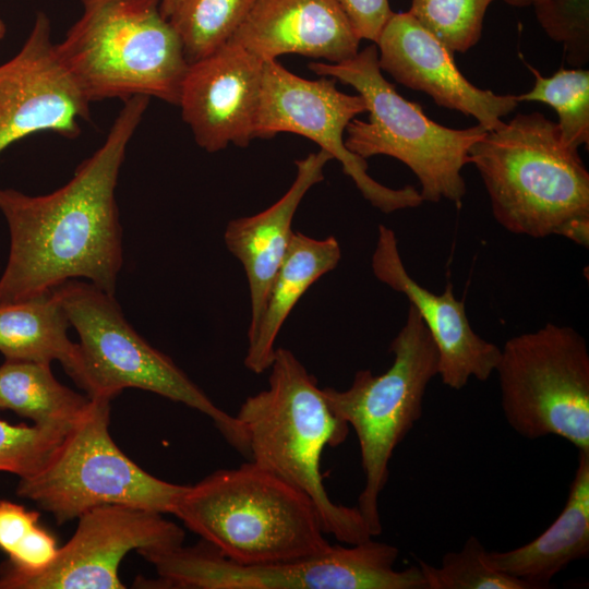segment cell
<instances>
[{
	"instance_id": "obj_1",
	"label": "cell",
	"mask_w": 589,
	"mask_h": 589,
	"mask_svg": "<svg viewBox=\"0 0 589 589\" xmlns=\"http://www.w3.org/2000/svg\"><path fill=\"white\" fill-rule=\"evenodd\" d=\"M149 99H125L103 145L58 190L27 195L0 189V211L10 230L0 305L45 296L79 278L115 296L123 263L115 191L128 144Z\"/></svg>"
},
{
	"instance_id": "obj_2",
	"label": "cell",
	"mask_w": 589,
	"mask_h": 589,
	"mask_svg": "<svg viewBox=\"0 0 589 589\" xmlns=\"http://www.w3.org/2000/svg\"><path fill=\"white\" fill-rule=\"evenodd\" d=\"M495 220L532 238L589 245V172L578 149L540 112L519 113L469 148Z\"/></svg>"
},
{
	"instance_id": "obj_3",
	"label": "cell",
	"mask_w": 589,
	"mask_h": 589,
	"mask_svg": "<svg viewBox=\"0 0 589 589\" xmlns=\"http://www.w3.org/2000/svg\"><path fill=\"white\" fill-rule=\"evenodd\" d=\"M269 370L268 387L249 396L236 416L248 459L305 493L326 534L348 545L373 538L357 506L330 500L321 473L324 448L342 444L349 425L333 412L316 378L289 349L276 348Z\"/></svg>"
},
{
	"instance_id": "obj_4",
	"label": "cell",
	"mask_w": 589,
	"mask_h": 589,
	"mask_svg": "<svg viewBox=\"0 0 589 589\" xmlns=\"http://www.w3.org/2000/svg\"><path fill=\"white\" fill-rule=\"evenodd\" d=\"M172 515L244 565L314 556L332 546L313 501L250 460L187 486Z\"/></svg>"
},
{
	"instance_id": "obj_5",
	"label": "cell",
	"mask_w": 589,
	"mask_h": 589,
	"mask_svg": "<svg viewBox=\"0 0 589 589\" xmlns=\"http://www.w3.org/2000/svg\"><path fill=\"white\" fill-rule=\"evenodd\" d=\"M80 1L55 49L88 101L145 95L178 105L189 63L160 0Z\"/></svg>"
},
{
	"instance_id": "obj_6",
	"label": "cell",
	"mask_w": 589,
	"mask_h": 589,
	"mask_svg": "<svg viewBox=\"0 0 589 589\" xmlns=\"http://www.w3.org/2000/svg\"><path fill=\"white\" fill-rule=\"evenodd\" d=\"M51 293L80 337L72 380L89 398L112 400L125 388L155 393L207 416L245 458L248 445L237 419L213 400L172 361L149 345L125 320L115 299L92 283L69 279Z\"/></svg>"
},
{
	"instance_id": "obj_7",
	"label": "cell",
	"mask_w": 589,
	"mask_h": 589,
	"mask_svg": "<svg viewBox=\"0 0 589 589\" xmlns=\"http://www.w3.org/2000/svg\"><path fill=\"white\" fill-rule=\"evenodd\" d=\"M309 69L351 85L365 100L369 120L354 118L346 128L348 151L364 159L394 157L418 178L423 202L460 206L466 194L461 170L470 164L469 148L485 134L483 127L450 129L432 121L383 76L375 45L339 63L311 62Z\"/></svg>"
},
{
	"instance_id": "obj_8",
	"label": "cell",
	"mask_w": 589,
	"mask_h": 589,
	"mask_svg": "<svg viewBox=\"0 0 589 589\" xmlns=\"http://www.w3.org/2000/svg\"><path fill=\"white\" fill-rule=\"evenodd\" d=\"M389 351L394 359L384 373L360 370L347 389L323 388L333 412L353 429L359 442L364 485L357 507L372 537L382 532L378 497L393 453L420 420L426 388L438 373L436 347L411 304Z\"/></svg>"
},
{
	"instance_id": "obj_9",
	"label": "cell",
	"mask_w": 589,
	"mask_h": 589,
	"mask_svg": "<svg viewBox=\"0 0 589 589\" xmlns=\"http://www.w3.org/2000/svg\"><path fill=\"white\" fill-rule=\"evenodd\" d=\"M110 401L89 398L45 466L19 480L16 494L58 525L104 505L172 514L187 490L148 473L118 447L109 431Z\"/></svg>"
},
{
	"instance_id": "obj_10",
	"label": "cell",
	"mask_w": 589,
	"mask_h": 589,
	"mask_svg": "<svg viewBox=\"0 0 589 589\" xmlns=\"http://www.w3.org/2000/svg\"><path fill=\"white\" fill-rule=\"evenodd\" d=\"M161 588L177 589H426L419 566L395 569L399 550L373 538L332 545L323 554L269 564L230 561L207 542L139 553Z\"/></svg>"
},
{
	"instance_id": "obj_11",
	"label": "cell",
	"mask_w": 589,
	"mask_h": 589,
	"mask_svg": "<svg viewBox=\"0 0 589 589\" xmlns=\"http://www.w3.org/2000/svg\"><path fill=\"white\" fill-rule=\"evenodd\" d=\"M495 372L505 420L520 436H560L589 453V351L569 326L546 323L501 348Z\"/></svg>"
},
{
	"instance_id": "obj_12",
	"label": "cell",
	"mask_w": 589,
	"mask_h": 589,
	"mask_svg": "<svg viewBox=\"0 0 589 589\" xmlns=\"http://www.w3.org/2000/svg\"><path fill=\"white\" fill-rule=\"evenodd\" d=\"M336 80L302 79L277 60L263 62L254 137L268 139L280 132L305 136L341 163L344 172L363 197L383 213L414 208L423 201L412 185L392 189L368 173L366 160L345 145L344 132L356 116L366 111L361 95H348L336 88Z\"/></svg>"
},
{
	"instance_id": "obj_13",
	"label": "cell",
	"mask_w": 589,
	"mask_h": 589,
	"mask_svg": "<svg viewBox=\"0 0 589 589\" xmlns=\"http://www.w3.org/2000/svg\"><path fill=\"white\" fill-rule=\"evenodd\" d=\"M72 538L53 561L28 575H0V589H124L119 567L135 550L168 551L182 545L184 531L163 514L104 505L79 518Z\"/></svg>"
},
{
	"instance_id": "obj_14",
	"label": "cell",
	"mask_w": 589,
	"mask_h": 589,
	"mask_svg": "<svg viewBox=\"0 0 589 589\" xmlns=\"http://www.w3.org/2000/svg\"><path fill=\"white\" fill-rule=\"evenodd\" d=\"M89 104L57 56L48 15L37 12L19 52L0 64V154L41 131L77 137Z\"/></svg>"
},
{
	"instance_id": "obj_15",
	"label": "cell",
	"mask_w": 589,
	"mask_h": 589,
	"mask_svg": "<svg viewBox=\"0 0 589 589\" xmlns=\"http://www.w3.org/2000/svg\"><path fill=\"white\" fill-rule=\"evenodd\" d=\"M262 74L263 61L230 41L189 64L178 106L200 147L216 153L229 144L249 145Z\"/></svg>"
},
{
	"instance_id": "obj_16",
	"label": "cell",
	"mask_w": 589,
	"mask_h": 589,
	"mask_svg": "<svg viewBox=\"0 0 589 589\" xmlns=\"http://www.w3.org/2000/svg\"><path fill=\"white\" fill-rule=\"evenodd\" d=\"M376 45L380 69L396 82L428 94L442 107L472 116L486 131L501 128V118L519 103L515 95H497L470 83L458 70L454 52L409 12L394 13Z\"/></svg>"
},
{
	"instance_id": "obj_17",
	"label": "cell",
	"mask_w": 589,
	"mask_h": 589,
	"mask_svg": "<svg viewBox=\"0 0 589 589\" xmlns=\"http://www.w3.org/2000/svg\"><path fill=\"white\" fill-rule=\"evenodd\" d=\"M371 266L376 279L402 293L419 313L436 347L437 375L444 385L459 390L471 377L483 382L495 372L501 348L472 329L465 302L455 298L450 283L437 294L410 276L395 232L384 225L377 229Z\"/></svg>"
},
{
	"instance_id": "obj_18",
	"label": "cell",
	"mask_w": 589,
	"mask_h": 589,
	"mask_svg": "<svg viewBox=\"0 0 589 589\" xmlns=\"http://www.w3.org/2000/svg\"><path fill=\"white\" fill-rule=\"evenodd\" d=\"M360 40L335 0H255L229 41L263 62L298 53L339 63Z\"/></svg>"
},
{
	"instance_id": "obj_19",
	"label": "cell",
	"mask_w": 589,
	"mask_h": 589,
	"mask_svg": "<svg viewBox=\"0 0 589 589\" xmlns=\"http://www.w3.org/2000/svg\"><path fill=\"white\" fill-rule=\"evenodd\" d=\"M333 157L326 151L296 161V178L273 205L252 216L230 220L224 232L228 251L244 268L250 294V340L263 315L276 274L288 252L292 220L306 192L324 179V167Z\"/></svg>"
},
{
	"instance_id": "obj_20",
	"label": "cell",
	"mask_w": 589,
	"mask_h": 589,
	"mask_svg": "<svg viewBox=\"0 0 589 589\" xmlns=\"http://www.w3.org/2000/svg\"><path fill=\"white\" fill-rule=\"evenodd\" d=\"M588 555L589 453L579 452L565 506L551 526L530 542L508 551L489 552L488 557L497 570L530 589H544L557 573Z\"/></svg>"
},
{
	"instance_id": "obj_21",
	"label": "cell",
	"mask_w": 589,
	"mask_h": 589,
	"mask_svg": "<svg viewBox=\"0 0 589 589\" xmlns=\"http://www.w3.org/2000/svg\"><path fill=\"white\" fill-rule=\"evenodd\" d=\"M341 259L335 237L315 239L293 232L288 252L273 281L263 315L253 337L248 340L244 365L255 374L269 369L279 332L306 290L333 271Z\"/></svg>"
},
{
	"instance_id": "obj_22",
	"label": "cell",
	"mask_w": 589,
	"mask_h": 589,
	"mask_svg": "<svg viewBox=\"0 0 589 589\" xmlns=\"http://www.w3.org/2000/svg\"><path fill=\"white\" fill-rule=\"evenodd\" d=\"M70 322L50 292L0 305V352L7 360L59 361L72 378L79 366V344L68 336Z\"/></svg>"
},
{
	"instance_id": "obj_23",
	"label": "cell",
	"mask_w": 589,
	"mask_h": 589,
	"mask_svg": "<svg viewBox=\"0 0 589 589\" xmlns=\"http://www.w3.org/2000/svg\"><path fill=\"white\" fill-rule=\"evenodd\" d=\"M89 397L61 384L50 363L4 360L0 365V409L15 412L33 424L69 430Z\"/></svg>"
},
{
	"instance_id": "obj_24",
	"label": "cell",
	"mask_w": 589,
	"mask_h": 589,
	"mask_svg": "<svg viewBox=\"0 0 589 589\" xmlns=\"http://www.w3.org/2000/svg\"><path fill=\"white\" fill-rule=\"evenodd\" d=\"M255 0H182L169 21L176 29L188 63L226 45Z\"/></svg>"
},
{
	"instance_id": "obj_25",
	"label": "cell",
	"mask_w": 589,
	"mask_h": 589,
	"mask_svg": "<svg viewBox=\"0 0 589 589\" xmlns=\"http://www.w3.org/2000/svg\"><path fill=\"white\" fill-rule=\"evenodd\" d=\"M534 74L533 87L519 96L518 101H540L551 106L558 116L557 128L562 142L573 148L589 143V72L584 69H561L550 77Z\"/></svg>"
},
{
	"instance_id": "obj_26",
	"label": "cell",
	"mask_w": 589,
	"mask_h": 589,
	"mask_svg": "<svg viewBox=\"0 0 589 589\" xmlns=\"http://www.w3.org/2000/svg\"><path fill=\"white\" fill-rule=\"evenodd\" d=\"M488 553L481 541L470 536L461 550L446 553L437 567L419 558L417 562L426 589H530L493 567Z\"/></svg>"
},
{
	"instance_id": "obj_27",
	"label": "cell",
	"mask_w": 589,
	"mask_h": 589,
	"mask_svg": "<svg viewBox=\"0 0 589 589\" xmlns=\"http://www.w3.org/2000/svg\"><path fill=\"white\" fill-rule=\"evenodd\" d=\"M494 0H412L408 11L453 52L480 39L486 9Z\"/></svg>"
},
{
	"instance_id": "obj_28",
	"label": "cell",
	"mask_w": 589,
	"mask_h": 589,
	"mask_svg": "<svg viewBox=\"0 0 589 589\" xmlns=\"http://www.w3.org/2000/svg\"><path fill=\"white\" fill-rule=\"evenodd\" d=\"M68 430L11 424L0 420V472L19 479L40 470L63 440Z\"/></svg>"
},
{
	"instance_id": "obj_29",
	"label": "cell",
	"mask_w": 589,
	"mask_h": 589,
	"mask_svg": "<svg viewBox=\"0 0 589 589\" xmlns=\"http://www.w3.org/2000/svg\"><path fill=\"white\" fill-rule=\"evenodd\" d=\"M537 19L548 36L561 43L566 61L581 67L589 60V0H533Z\"/></svg>"
},
{
	"instance_id": "obj_30",
	"label": "cell",
	"mask_w": 589,
	"mask_h": 589,
	"mask_svg": "<svg viewBox=\"0 0 589 589\" xmlns=\"http://www.w3.org/2000/svg\"><path fill=\"white\" fill-rule=\"evenodd\" d=\"M360 39L377 43L392 17L388 0H335Z\"/></svg>"
},
{
	"instance_id": "obj_31",
	"label": "cell",
	"mask_w": 589,
	"mask_h": 589,
	"mask_svg": "<svg viewBox=\"0 0 589 589\" xmlns=\"http://www.w3.org/2000/svg\"><path fill=\"white\" fill-rule=\"evenodd\" d=\"M40 514L23 505L0 500V550L8 556L14 553L40 524Z\"/></svg>"
},
{
	"instance_id": "obj_32",
	"label": "cell",
	"mask_w": 589,
	"mask_h": 589,
	"mask_svg": "<svg viewBox=\"0 0 589 589\" xmlns=\"http://www.w3.org/2000/svg\"><path fill=\"white\" fill-rule=\"evenodd\" d=\"M182 0H160V12L169 20Z\"/></svg>"
},
{
	"instance_id": "obj_33",
	"label": "cell",
	"mask_w": 589,
	"mask_h": 589,
	"mask_svg": "<svg viewBox=\"0 0 589 589\" xmlns=\"http://www.w3.org/2000/svg\"><path fill=\"white\" fill-rule=\"evenodd\" d=\"M504 1L514 7H527V5H531L533 0H504Z\"/></svg>"
},
{
	"instance_id": "obj_34",
	"label": "cell",
	"mask_w": 589,
	"mask_h": 589,
	"mask_svg": "<svg viewBox=\"0 0 589 589\" xmlns=\"http://www.w3.org/2000/svg\"><path fill=\"white\" fill-rule=\"evenodd\" d=\"M7 33V25L3 20L0 19V40L4 37Z\"/></svg>"
}]
</instances>
